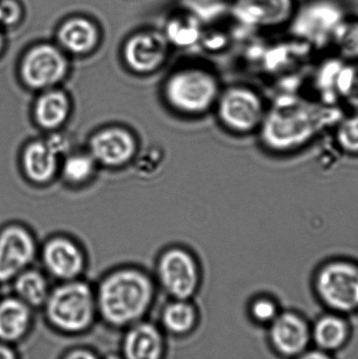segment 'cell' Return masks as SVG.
Segmentation results:
<instances>
[{"instance_id": "cell-1", "label": "cell", "mask_w": 358, "mask_h": 359, "mask_svg": "<svg viewBox=\"0 0 358 359\" xmlns=\"http://www.w3.org/2000/svg\"><path fill=\"white\" fill-rule=\"evenodd\" d=\"M345 115L338 104L284 94L268 105L257 133L259 142L272 152H294L333 131Z\"/></svg>"}, {"instance_id": "cell-2", "label": "cell", "mask_w": 358, "mask_h": 359, "mask_svg": "<svg viewBox=\"0 0 358 359\" xmlns=\"http://www.w3.org/2000/svg\"><path fill=\"white\" fill-rule=\"evenodd\" d=\"M153 280L145 272L124 267L104 276L96 293L98 315L114 328H125L149 312L154 298Z\"/></svg>"}, {"instance_id": "cell-3", "label": "cell", "mask_w": 358, "mask_h": 359, "mask_svg": "<svg viewBox=\"0 0 358 359\" xmlns=\"http://www.w3.org/2000/svg\"><path fill=\"white\" fill-rule=\"evenodd\" d=\"M223 86L219 74L202 62L175 70L165 84V97L174 110L189 117L214 111Z\"/></svg>"}, {"instance_id": "cell-4", "label": "cell", "mask_w": 358, "mask_h": 359, "mask_svg": "<svg viewBox=\"0 0 358 359\" xmlns=\"http://www.w3.org/2000/svg\"><path fill=\"white\" fill-rule=\"evenodd\" d=\"M43 307L50 325L68 334L86 332L98 315L96 293L78 279L62 281L50 290Z\"/></svg>"}, {"instance_id": "cell-5", "label": "cell", "mask_w": 358, "mask_h": 359, "mask_svg": "<svg viewBox=\"0 0 358 359\" xmlns=\"http://www.w3.org/2000/svg\"><path fill=\"white\" fill-rule=\"evenodd\" d=\"M268 104L264 97L245 84H231L221 90L214 111L217 121L228 132L236 135L258 133Z\"/></svg>"}, {"instance_id": "cell-6", "label": "cell", "mask_w": 358, "mask_h": 359, "mask_svg": "<svg viewBox=\"0 0 358 359\" xmlns=\"http://www.w3.org/2000/svg\"><path fill=\"white\" fill-rule=\"evenodd\" d=\"M348 16L339 0H307L297 6L289 28L294 38L321 49L331 46L333 34Z\"/></svg>"}, {"instance_id": "cell-7", "label": "cell", "mask_w": 358, "mask_h": 359, "mask_svg": "<svg viewBox=\"0 0 358 359\" xmlns=\"http://www.w3.org/2000/svg\"><path fill=\"white\" fill-rule=\"evenodd\" d=\"M294 0H231V15L237 22L254 30L289 27L296 9Z\"/></svg>"}, {"instance_id": "cell-8", "label": "cell", "mask_w": 358, "mask_h": 359, "mask_svg": "<svg viewBox=\"0 0 358 359\" xmlns=\"http://www.w3.org/2000/svg\"><path fill=\"white\" fill-rule=\"evenodd\" d=\"M317 288L324 301L340 311L358 309V267L352 264H329L321 271Z\"/></svg>"}, {"instance_id": "cell-9", "label": "cell", "mask_w": 358, "mask_h": 359, "mask_svg": "<svg viewBox=\"0 0 358 359\" xmlns=\"http://www.w3.org/2000/svg\"><path fill=\"white\" fill-rule=\"evenodd\" d=\"M37 246L22 225H7L0 231V283L13 280L33 263Z\"/></svg>"}, {"instance_id": "cell-10", "label": "cell", "mask_w": 358, "mask_h": 359, "mask_svg": "<svg viewBox=\"0 0 358 359\" xmlns=\"http://www.w3.org/2000/svg\"><path fill=\"white\" fill-rule=\"evenodd\" d=\"M161 286L177 300H186L195 293L198 271L195 259L180 248H172L160 256L157 266Z\"/></svg>"}, {"instance_id": "cell-11", "label": "cell", "mask_w": 358, "mask_h": 359, "mask_svg": "<svg viewBox=\"0 0 358 359\" xmlns=\"http://www.w3.org/2000/svg\"><path fill=\"white\" fill-rule=\"evenodd\" d=\"M68 69L64 55L51 45L43 44L32 48L21 65V76L33 89H45L63 79Z\"/></svg>"}, {"instance_id": "cell-12", "label": "cell", "mask_w": 358, "mask_h": 359, "mask_svg": "<svg viewBox=\"0 0 358 359\" xmlns=\"http://www.w3.org/2000/svg\"><path fill=\"white\" fill-rule=\"evenodd\" d=\"M42 263L51 276L59 280L78 279L85 269V255L72 239L57 236L45 243Z\"/></svg>"}, {"instance_id": "cell-13", "label": "cell", "mask_w": 358, "mask_h": 359, "mask_svg": "<svg viewBox=\"0 0 358 359\" xmlns=\"http://www.w3.org/2000/svg\"><path fill=\"white\" fill-rule=\"evenodd\" d=\"M170 45L166 36L157 32L137 34L125 45V61L137 72H152L166 61Z\"/></svg>"}, {"instance_id": "cell-14", "label": "cell", "mask_w": 358, "mask_h": 359, "mask_svg": "<svg viewBox=\"0 0 358 359\" xmlns=\"http://www.w3.org/2000/svg\"><path fill=\"white\" fill-rule=\"evenodd\" d=\"M136 143L131 133L121 128H109L90 140V154L107 167H119L132 159Z\"/></svg>"}, {"instance_id": "cell-15", "label": "cell", "mask_w": 358, "mask_h": 359, "mask_svg": "<svg viewBox=\"0 0 358 359\" xmlns=\"http://www.w3.org/2000/svg\"><path fill=\"white\" fill-rule=\"evenodd\" d=\"M122 353L129 359H158L164 353V339L153 323L139 321L128 327Z\"/></svg>"}, {"instance_id": "cell-16", "label": "cell", "mask_w": 358, "mask_h": 359, "mask_svg": "<svg viewBox=\"0 0 358 359\" xmlns=\"http://www.w3.org/2000/svg\"><path fill=\"white\" fill-rule=\"evenodd\" d=\"M271 339L280 353L296 355L306 348L310 340V332L303 319L287 313L273 320Z\"/></svg>"}, {"instance_id": "cell-17", "label": "cell", "mask_w": 358, "mask_h": 359, "mask_svg": "<svg viewBox=\"0 0 358 359\" xmlns=\"http://www.w3.org/2000/svg\"><path fill=\"white\" fill-rule=\"evenodd\" d=\"M31 309L17 297L0 301V341L15 343L27 335L33 320Z\"/></svg>"}, {"instance_id": "cell-18", "label": "cell", "mask_w": 358, "mask_h": 359, "mask_svg": "<svg viewBox=\"0 0 358 359\" xmlns=\"http://www.w3.org/2000/svg\"><path fill=\"white\" fill-rule=\"evenodd\" d=\"M57 156L58 153L48 142L31 143L23 154L25 175L35 184H47L57 171Z\"/></svg>"}, {"instance_id": "cell-19", "label": "cell", "mask_w": 358, "mask_h": 359, "mask_svg": "<svg viewBox=\"0 0 358 359\" xmlns=\"http://www.w3.org/2000/svg\"><path fill=\"white\" fill-rule=\"evenodd\" d=\"M98 31L93 23L83 18L66 21L58 32V39L67 50L83 54L96 47Z\"/></svg>"}, {"instance_id": "cell-20", "label": "cell", "mask_w": 358, "mask_h": 359, "mask_svg": "<svg viewBox=\"0 0 358 359\" xmlns=\"http://www.w3.org/2000/svg\"><path fill=\"white\" fill-rule=\"evenodd\" d=\"M203 28L205 27L196 14L181 12L168 20L164 35L170 45L188 48L199 43Z\"/></svg>"}, {"instance_id": "cell-21", "label": "cell", "mask_w": 358, "mask_h": 359, "mask_svg": "<svg viewBox=\"0 0 358 359\" xmlns=\"http://www.w3.org/2000/svg\"><path fill=\"white\" fill-rule=\"evenodd\" d=\"M69 110L68 97L62 91L52 90L39 98L35 105L34 115L41 128L55 129L66 121Z\"/></svg>"}, {"instance_id": "cell-22", "label": "cell", "mask_w": 358, "mask_h": 359, "mask_svg": "<svg viewBox=\"0 0 358 359\" xmlns=\"http://www.w3.org/2000/svg\"><path fill=\"white\" fill-rule=\"evenodd\" d=\"M16 297L31 308L44 306L48 297L49 290L47 279L37 270L26 269L13 280Z\"/></svg>"}, {"instance_id": "cell-23", "label": "cell", "mask_w": 358, "mask_h": 359, "mask_svg": "<svg viewBox=\"0 0 358 359\" xmlns=\"http://www.w3.org/2000/svg\"><path fill=\"white\" fill-rule=\"evenodd\" d=\"M336 56L347 62H358V18L348 16L336 28L331 41Z\"/></svg>"}, {"instance_id": "cell-24", "label": "cell", "mask_w": 358, "mask_h": 359, "mask_svg": "<svg viewBox=\"0 0 358 359\" xmlns=\"http://www.w3.org/2000/svg\"><path fill=\"white\" fill-rule=\"evenodd\" d=\"M348 329L338 316H324L315 329V339L319 346L326 350L338 349L345 342Z\"/></svg>"}, {"instance_id": "cell-25", "label": "cell", "mask_w": 358, "mask_h": 359, "mask_svg": "<svg viewBox=\"0 0 358 359\" xmlns=\"http://www.w3.org/2000/svg\"><path fill=\"white\" fill-rule=\"evenodd\" d=\"M163 326L168 332L174 334H184L192 329L195 322L194 308L184 300L172 302L163 312Z\"/></svg>"}, {"instance_id": "cell-26", "label": "cell", "mask_w": 358, "mask_h": 359, "mask_svg": "<svg viewBox=\"0 0 358 359\" xmlns=\"http://www.w3.org/2000/svg\"><path fill=\"white\" fill-rule=\"evenodd\" d=\"M332 139L341 152L358 156V111L343 116L333 129Z\"/></svg>"}, {"instance_id": "cell-27", "label": "cell", "mask_w": 358, "mask_h": 359, "mask_svg": "<svg viewBox=\"0 0 358 359\" xmlns=\"http://www.w3.org/2000/svg\"><path fill=\"white\" fill-rule=\"evenodd\" d=\"M96 161L91 154H76L65 161L62 175L65 181L72 185H81L92 177Z\"/></svg>"}, {"instance_id": "cell-28", "label": "cell", "mask_w": 358, "mask_h": 359, "mask_svg": "<svg viewBox=\"0 0 358 359\" xmlns=\"http://www.w3.org/2000/svg\"><path fill=\"white\" fill-rule=\"evenodd\" d=\"M231 43V36L226 30L219 27L203 28L199 45L203 50L217 54L226 50Z\"/></svg>"}, {"instance_id": "cell-29", "label": "cell", "mask_w": 358, "mask_h": 359, "mask_svg": "<svg viewBox=\"0 0 358 359\" xmlns=\"http://www.w3.org/2000/svg\"><path fill=\"white\" fill-rule=\"evenodd\" d=\"M21 16L22 8L17 0H0V26H13Z\"/></svg>"}, {"instance_id": "cell-30", "label": "cell", "mask_w": 358, "mask_h": 359, "mask_svg": "<svg viewBox=\"0 0 358 359\" xmlns=\"http://www.w3.org/2000/svg\"><path fill=\"white\" fill-rule=\"evenodd\" d=\"M252 315L262 323L273 321L277 318V308L273 302L261 299L252 306Z\"/></svg>"}, {"instance_id": "cell-31", "label": "cell", "mask_w": 358, "mask_h": 359, "mask_svg": "<svg viewBox=\"0 0 358 359\" xmlns=\"http://www.w3.org/2000/svg\"><path fill=\"white\" fill-rule=\"evenodd\" d=\"M342 102L353 108L354 111H358V62H353L352 75Z\"/></svg>"}, {"instance_id": "cell-32", "label": "cell", "mask_w": 358, "mask_h": 359, "mask_svg": "<svg viewBox=\"0 0 358 359\" xmlns=\"http://www.w3.org/2000/svg\"><path fill=\"white\" fill-rule=\"evenodd\" d=\"M67 358H73V359H87V358H96L97 355H95L92 351L89 350L84 349H76L75 351H70V353L67 355Z\"/></svg>"}, {"instance_id": "cell-33", "label": "cell", "mask_w": 358, "mask_h": 359, "mask_svg": "<svg viewBox=\"0 0 358 359\" xmlns=\"http://www.w3.org/2000/svg\"><path fill=\"white\" fill-rule=\"evenodd\" d=\"M16 358L15 351L9 346V344L0 341V359Z\"/></svg>"}, {"instance_id": "cell-34", "label": "cell", "mask_w": 358, "mask_h": 359, "mask_svg": "<svg viewBox=\"0 0 358 359\" xmlns=\"http://www.w3.org/2000/svg\"><path fill=\"white\" fill-rule=\"evenodd\" d=\"M4 37H3V35L1 34V32H0V54H1L2 53V50H3V48H4Z\"/></svg>"}]
</instances>
